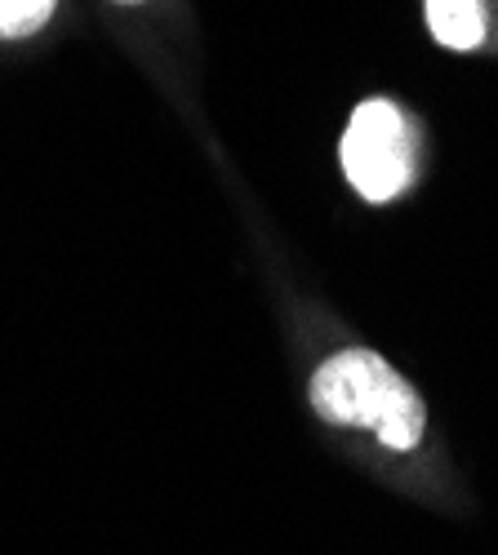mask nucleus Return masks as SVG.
Returning <instances> with one entry per match:
<instances>
[{
	"instance_id": "1",
	"label": "nucleus",
	"mask_w": 498,
	"mask_h": 555,
	"mask_svg": "<svg viewBox=\"0 0 498 555\" xmlns=\"http://www.w3.org/2000/svg\"><path fill=\"white\" fill-rule=\"evenodd\" d=\"M311 404L339 427H370L387 449H414L427 427L419 391L374 351H339L311 378Z\"/></svg>"
},
{
	"instance_id": "2",
	"label": "nucleus",
	"mask_w": 498,
	"mask_h": 555,
	"mask_svg": "<svg viewBox=\"0 0 498 555\" xmlns=\"http://www.w3.org/2000/svg\"><path fill=\"white\" fill-rule=\"evenodd\" d=\"M339 160H343L347 182L370 205L400 196L405 182L414 173V133H410L405 112L396 103H383V99L360 103L347 120Z\"/></svg>"
},
{
	"instance_id": "3",
	"label": "nucleus",
	"mask_w": 498,
	"mask_h": 555,
	"mask_svg": "<svg viewBox=\"0 0 498 555\" xmlns=\"http://www.w3.org/2000/svg\"><path fill=\"white\" fill-rule=\"evenodd\" d=\"M427 27L445 50H476L485 40V0H427Z\"/></svg>"
},
{
	"instance_id": "4",
	"label": "nucleus",
	"mask_w": 498,
	"mask_h": 555,
	"mask_svg": "<svg viewBox=\"0 0 498 555\" xmlns=\"http://www.w3.org/2000/svg\"><path fill=\"white\" fill-rule=\"evenodd\" d=\"M54 14V0H0V36L14 40V36H31L50 23Z\"/></svg>"
},
{
	"instance_id": "5",
	"label": "nucleus",
	"mask_w": 498,
	"mask_h": 555,
	"mask_svg": "<svg viewBox=\"0 0 498 555\" xmlns=\"http://www.w3.org/2000/svg\"><path fill=\"white\" fill-rule=\"evenodd\" d=\"M120 5H139V0H120Z\"/></svg>"
}]
</instances>
